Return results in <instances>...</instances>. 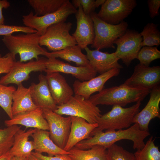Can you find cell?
<instances>
[{
    "instance_id": "obj_22",
    "label": "cell",
    "mask_w": 160,
    "mask_h": 160,
    "mask_svg": "<svg viewBox=\"0 0 160 160\" xmlns=\"http://www.w3.org/2000/svg\"><path fill=\"white\" fill-rule=\"evenodd\" d=\"M71 130L64 150L68 151L80 142L90 138L92 131L98 126L97 123H89L84 119L72 116Z\"/></svg>"
},
{
    "instance_id": "obj_10",
    "label": "cell",
    "mask_w": 160,
    "mask_h": 160,
    "mask_svg": "<svg viewBox=\"0 0 160 160\" xmlns=\"http://www.w3.org/2000/svg\"><path fill=\"white\" fill-rule=\"evenodd\" d=\"M137 5L136 0H106L97 15L106 23L117 25L124 21Z\"/></svg>"
},
{
    "instance_id": "obj_28",
    "label": "cell",
    "mask_w": 160,
    "mask_h": 160,
    "mask_svg": "<svg viewBox=\"0 0 160 160\" xmlns=\"http://www.w3.org/2000/svg\"><path fill=\"white\" fill-rule=\"evenodd\" d=\"M66 0H28L27 1L38 16L46 15L58 10Z\"/></svg>"
},
{
    "instance_id": "obj_45",
    "label": "cell",
    "mask_w": 160,
    "mask_h": 160,
    "mask_svg": "<svg viewBox=\"0 0 160 160\" xmlns=\"http://www.w3.org/2000/svg\"><path fill=\"white\" fill-rule=\"evenodd\" d=\"M1 57V55L0 54V58Z\"/></svg>"
},
{
    "instance_id": "obj_42",
    "label": "cell",
    "mask_w": 160,
    "mask_h": 160,
    "mask_svg": "<svg viewBox=\"0 0 160 160\" xmlns=\"http://www.w3.org/2000/svg\"><path fill=\"white\" fill-rule=\"evenodd\" d=\"M105 0H97L95 1V4L96 8H98L100 5H102Z\"/></svg>"
},
{
    "instance_id": "obj_41",
    "label": "cell",
    "mask_w": 160,
    "mask_h": 160,
    "mask_svg": "<svg viewBox=\"0 0 160 160\" xmlns=\"http://www.w3.org/2000/svg\"><path fill=\"white\" fill-rule=\"evenodd\" d=\"M13 156L9 151L0 156V160H12Z\"/></svg>"
},
{
    "instance_id": "obj_24",
    "label": "cell",
    "mask_w": 160,
    "mask_h": 160,
    "mask_svg": "<svg viewBox=\"0 0 160 160\" xmlns=\"http://www.w3.org/2000/svg\"><path fill=\"white\" fill-rule=\"evenodd\" d=\"M36 129L30 128L26 131L21 128L15 133L13 145L9 150L13 156L28 157L34 150L33 141L29 140V137Z\"/></svg>"
},
{
    "instance_id": "obj_19",
    "label": "cell",
    "mask_w": 160,
    "mask_h": 160,
    "mask_svg": "<svg viewBox=\"0 0 160 160\" xmlns=\"http://www.w3.org/2000/svg\"><path fill=\"white\" fill-rule=\"evenodd\" d=\"M89 64L97 72L100 74L107 72L111 69L123 67L119 63V60L115 52L110 53L103 52L99 50H91L88 47L84 49Z\"/></svg>"
},
{
    "instance_id": "obj_2",
    "label": "cell",
    "mask_w": 160,
    "mask_h": 160,
    "mask_svg": "<svg viewBox=\"0 0 160 160\" xmlns=\"http://www.w3.org/2000/svg\"><path fill=\"white\" fill-rule=\"evenodd\" d=\"M151 91L129 87L123 84L103 89L91 95L89 100L96 105H118L125 107L128 104L143 101Z\"/></svg>"
},
{
    "instance_id": "obj_14",
    "label": "cell",
    "mask_w": 160,
    "mask_h": 160,
    "mask_svg": "<svg viewBox=\"0 0 160 160\" xmlns=\"http://www.w3.org/2000/svg\"><path fill=\"white\" fill-rule=\"evenodd\" d=\"M120 71V69L114 68L88 81L76 80L73 84L74 93L89 99L92 94L99 92L104 89L105 83L112 77L118 76Z\"/></svg>"
},
{
    "instance_id": "obj_31",
    "label": "cell",
    "mask_w": 160,
    "mask_h": 160,
    "mask_svg": "<svg viewBox=\"0 0 160 160\" xmlns=\"http://www.w3.org/2000/svg\"><path fill=\"white\" fill-rule=\"evenodd\" d=\"M21 127L16 125L0 128V156L9 151L14 143V135Z\"/></svg>"
},
{
    "instance_id": "obj_13",
    "label": "cell",
    "mask_w": 160,
    "mask_h": 160,
    "mask_svg": "<svg viewBox=\"0 0 160 160\" xmlns=\"http://www.w3.org/2000/svg\"><path fill=\"white\" fill-rule=\"evenodd\" d=\"M160 83L159 66L149 67L139 63L135 66L131 76L123 84L129 87L151 91Z\"/></svg>"
},
{
    "instance_id": "obj_16",
    "label": "cell",
    "mask_w": 160,
    "mask_h": 160,
    "mask_svg": "<svg viewBox=\"0 0 160 160\" xmlns=\"http://www.w3.org/2000/svg\"><path fill=\"white\" fill-rule=\"evenodd\" d=\"M75 14L77 26L76 31L72 34L82 49L89 44H92L95 38L93 21L90 15H86L82 7L79 6Z\"/></svg>"
},
{
    "instance_id": "obj_26",
    "label": "cell",
    "mask_w": 160,
    "mask_h": 160,
    "mask_svg": "<svg viewBox=\"0 0 160 160\" xmlns=\"http://www.w3.org/2000/svg\"><path fill=\"white\" fill-rule=\"evenodd\" d=\"M82 49L78 45L68 47L63 49L48 52V58H60L68 62L75 63L77 66L84 67L89 65L86 55L82 52Z\"/></svg>"
},
{
    "instance_id": "obj_36",
    "label": "cell",
    "mask_w": 160,
    "mask_h": 160,
    "mask_svg": "<svg viewBox=\"0 0 160 160\" xmlns=\"http://www.w3.org/2000/svg\"><path fill=\"white\" fill-rule=\"evenodd\" d=\"M16 61V55L9 52L1 57L0 58V74L9 73Z\"/></svg>"
},
{
    "instance_id": "obj_18",
    "label": "cell",
    "mask_w": 160,
    "mask_h": 160,
    "mask_svg": "<svg viewBox=\"0 0 160 160\" xmlns=\"http://www.w3.org/2000/svg\"><path fill=\"white\" fill-rule=\"evenodd\" d=\"M46 76L52 96L57 105L67 103L73 96V89L59 72H47Z\"/></svg>"
},
{
    "instance_id": "obj_29",
    "label": "cell",
    "mask_w": 160,
    "mask_h": 160,
    "mask_svg": "<svg viewBox=\"0 0 160 160\" xmlns=\"http://www.w3.org/2000/svg\"><path fill=\"white\" fill-rule=\"evenodd\" d=\"M158 25L148 23L144 27L140 34L142 37V47L158 46L160 44V32Z\"/></svg>"
},
{
    "instance_id": "obj_25",
    "label": "cell",
    "mask_w": 160,
    "mask_h": 160,
    "mask_svg": "<svg viewBox=\"0 0 160 160\" xmlns=\"http://www.w3.org/2000/svg\"><path fill=\"white\" fill-rule=\"evenodd\" d=\"M37 108L32 100L29 88L25 87L22 83L18 85L13 96L12 111L13 116Z\"/></svg>"
},
{
    "instance_id": "obj_23",
    "label": "cell",
    "mask_w": 160,
    "mask_h": 160,
    "mask_svg": "<svg viewBox=\"0 0 160 160\" xmlns=\"http://www.w3.org/2000/svg\"><path fill=\"white\" fill-rule=\"evenodd\" d=\"M31 136L33 139L34 150L36 153H46L49 156L70 153L69 151H66L56 145L50 138L49 132L47 130L36 129Z\"/></svg>"
},
{
    "instance_id": "obj_40",
    "label": "cell",
    "mask_w": 160,
    "mask_h": 160,
    "mask_svg": "<svg viewBox=\"0 0 160 160\" xmlns=\"http://www.w3.org/2000/svg\"><path fill=\"white\" fill-rule=\"evenodd\" d=\"M10 6V2L7 0H0V25L4 24V18L2 14L3 9H7Z\"/></svg>"
},
{
    "instance_id": "obj_5",
    "label": "cell",
    "mask_w": 160,
    "mask_h": 160,
    "mask_svg": "<svg viewBox=\"0 0 160 160\" xmlns=\"http://www.w3.org/2000/svg\"><path fill=\"white\" fill-rule=\"evenodd\" d=\"M90 15L94 23L95 32V38L91 47L99 50L108 48L115 49L114 42L127 31L128 23L123 21L118 24L112 25L103 21L95 12Z\"/></svg>"
},
{
    "instance_id": "obj_34",
    "label": "cell",
    "mask_w": 160,
    "mask_h": 160,
    "mask_svg": "<svg viewBox=\"0 0 160 160\" xmlns=\"http://www.w3.org/2000/svg\"><path fill=\"white\" fill-rule=\"evenodd\" d=\"M108 160H136L134 153L115 143L107 149Z\"/></svg>"
},
{
    "instance_id": "obj_3",
    "label": "cell",
    "mask_w": 160,
    "mask_h": 160,
    "mask_svg": "<svg viewBox=\"0 0 160 160\" xmlns=\"http://www.w3.org/2000/svg\"><path fill=\"white\" fill-rule=\"evenodd\" d=\"M40 36L36 32L4 36L1 40L9 52L18 54L20 61L24 62L37 60L40 55L47 57L48 52L40 45Z\"/></svg>"
},
{
    "instance_id": "obj_32",
    "label": "cell",
    "mask_w": 160,
    "mask_h": 160,
    "mask_svg": "<svg viewBox=\"0 0 160 160\" xmlns=\"http://www.w3.org/2000/svg\"><path fill=\"white\" fill-rule=\"evenodd\" d=\"M16 88L13 86H7L0 84V106L10 119L13 117L12 111V99Z\"/></svg>"
},
{
    "instance_id": "obj_30",
    "label": "cell",
    "mask_w": 160,
    "mask_h": 160,
    "mask_svg": "<svg viewBox=\"0 0 160 160\" xmlns=\"http://www.w3.org/2000/svg\"><path fill=\"white\" fill-rule=\"evenodd\" d=\"M154 140L151 137L142 149L137 150L134 153L136 160H160V152Z\"/></svg>"
},
{
    "instance_id": "obj_27",
    "label": "cell",
    "mask_w": 160,
    "mask_h": 160,
    "mask_svg": "<svg viewBox=\"0 0 160 160\" xmlns=\"http://www.w3.org/2000/svg\"><path fill=\"white\" fill-rule=\"evenodd\" d=\"M68 151L73 160H108L107 149L100 145H95L87 150L74 147Z\"/></svg>"
},
{
    "instance_id": "obj_35",
    "label": "cell",
    "mask_w": 160,
    "mask_h": 160,
    "mask_svg": "<svg viewBox=\"0 0 160 160\" xmlns=\"http://www.w3.org/2000/svg\"><path fill=\"white\" fill-rule=\"evenodd\" d=\"M19 32L25 33L37 32L36 30L25 26L0 25V36H9L12 35L14 33Z\"/></svg>"
},
{
    "instance_id": "obj_4",
    "label": "cell",
    "mask_w": 160,
    "mask_h": 160,
    "mask_svg": "<svg viewBox=\"0 0 160 160\" xmlns=\"http://www.w3.org/2000/svg\"><path fill=\"white\" fill-rule=\"evenodd\" d=\"M141 104V102L139 101L127 108L113 105L111 110L97 118L98 126L92 132L90 136L103 130H119L130 127L134 117L140 111Z\"/></svg>"
},
{
    "instance_id": "obj_21",
    "label": "cell",
    "mask_w": 160,
    "mask_h": 160,
    "mask_svg": "<svg viewBox=\"0 0 160 160\" xmlns=\"http://www.w3.org/2000/svg\"><path fill=\"white\" fill-rule=\"evenodd\" d=\"M4 123L7 127L20 125L26 128L49 129L47 121L43 116L42 109L39 108L14 116L12 119L5 120Z\"/></svg>"
},
{
    "instance_id": "obj_9",
    "label": "cell",
    "mask_w": 160,
    "mask_h": 160,
    "mask_svg": "<svg viewBox=\"0 0 160 160\" xmlns=\"http://www.w3.org/2000/svg\"><path fill=\"white\" fill-rule=\"evenodd\" d=\"M42 109L43 116L48 124L50 138L58 147L64 150L71 130V116L64 117L52 110Z\"/></svg>"
},
{
    "instance_id": "obj_1",
    "label": "cell",
    "mask_w": 160,
    "mask_h": 160,
    "mask_svg": "<svg viewBox=\"0 0 160 160\" xmlns=\"http://www.w3.org/2000/svg\"><path fill=\"white\" fill-rule=\"evenodd\" d=\"M150 135L149 131L141 130L137 123H134L125 130L105 131L95 134L90 138L77 143L74 148L87 150L96 145L103 146L107 149L116 142L124 139L133 142V148L137 150L142 149L145 145L144 139Z\"/></svg>"
},
{
    "instance_id": "obj_33",
    "label": "cell",
    "mask_w": 160,
    "mask_h": 160,
    "mask_svg": "<svg viewBox=\"0 0 160 160\" xmlns=\"http://www.w3.org/2000/svg\"><path fill=\"white\" fill-rule=\"evenodd\" d=\"M160 58V51L157 47L143 46L139 51L137 58L140 63L149 66L154 60Z\"/></svg>"
},
{
    "instance_id": "obj_44",
    "label": "cell",
    "mask_w": 160,
    "mask_h": 160,
    "mask_svg": "<svg viewBox=\"0 0 160 160\" xmlns=\"http://www.w3.org/2000/svg\"><path fill=\"white\" fill-rule=\"evenodd\" d=\"M28 160H41L37 157H36L32 154H31L28 157Z\"/></svg>"
},
{
    "instance_id": "obj_6",
    "label": "cell",
    "mask_w": 160,
    "mask_h": 160,
    "mask_svg": "<svg viewBox=\"0 0 160 160\" xmlns=\"http://www.w3.org/2000/svg\"><path fill=\"white\" fill-rule=\"evenodd\" d=\"M77 11L72 3L66 0L57 11L42 16L35 15L32 12L23 16L22 21L25 26L36 30L40 36L43 34L49 26L60 22H65L71 15Z\"/></svg>"
},
{
    "instance_id": "obj_17",
    "label": "cell",
    "mask_w": 160,
    "mask_h": 160,
    "mask_svg": "<svg viewBox=\"0 0 160 160\" xmlns=\"http://www.w3.org/2000/svg\"><path fill=\"white\" fill-rule=\"evenodd\" d=\"M150 94V99L146 105L135 116L133 120V123L138 124L140 129L144 131H149V124L152 119L160 118V85L152 89Z\"/></svg>"
},
{
    "instance_id": "obj_12",
    "label": "cell",
    "mask_w": 160,
    "mask_h": 160,
    "mask_svg": "<svg viewBox=\"0 0 160 160\" xmlns=\"http://www.w3.org/2000/svg\"><path fill=\"white\" fill-rule=\"evenodd\" d=\"M47 59L39 57L25 63L20 60L16 61L10 71L1 77L0 84L7 86L10 84L17 85L30 78V74L32 72L45 71Z\"/></svg>"
},
{
    "instance_id": "obj_15",
    "label": "cell",
    "mask_w": 160,
    "mask_h": 160,
    "mask_svg": "<svg viewBox=\"0 0 160 160\" xmlns=\"http://www.w3.org/2000/svg\"><path fill=\"white\" fill-rule=\"evenodd\" d=\"M47 72H58L71 74L81 81H88L95 77L97 72L90 64L86 66H75L55 58L47 59Z\"/></svg>"
},
{
    "instance_id": "obj_11",
    "label": "cell",
    "mask_w": 160,
    "mask_h": 160,
    "mask_svg": "<svg viewBox=\"0 0 160 160\" xmlns=\"http://www.w3.org/2000/svg\"><path fill=\"white\" fill-rule=\"evenodd\" d=\"M142 37L134 30L127 29L125 33L114 42L117 47L115 52L116 57L127 67L136 59L142 47Z\"/></svg>"
},
{
    "instance_id": "obj_38",
    "label": "cell",
    "mask_w": 160,
    "mask_h": 160,
    "mask_svg": "<svg viewBox=\"0 0 160 160\" xmlns=\"http://www.w3.org/2000/svg\"><path fill=\"white\" fill-rule=\"evenodd\" d=\"M31 154L41 160H73L67 154H59L53 156H49L35 152H32Z\"/></svg>"
},
{
    "instance_id": "obj_7",
    "label": "cell",
    "mask_w": 160,
    "mask_h": 160,
    "mask_svg": "<svg viewBox=\"0 0 160 160\" xmlns=\"http://www.w3.org/2000/svg\"><path fill=\"white\" fill-rule=\"evenodd\" d=\"M53 111L61 116L81 117L91 124L97 123V118L102 115L99 108L89 99L75 95L66 103L57 105L56 109Z\"/></svg>"
},
{
    "instance_id": "obj_8",
    "label": "cell",
    "mask_w": 160,
    "mask_h": 160,
    "mask_svg": "<svg viewBox=\"0 0 160 160\" xmlns=\"http://www.w3.org/2000/svg\"><path fill=\"white\" fill-rule=\"evenodd\" d=\"M72 24L70 22H63L49 26L40 36V45L45 46L49 51L55 52L77 45L75 39L69 33Z\"/></svg>"
},
{
    "instance_id": "obj_20",
    "label": "cell",
    "mask_w": 160,
    "mask_h": 160,
    "mask_svg": "<svg viewBox=\"0 0 160 160\" xmlns=\"http://www.w3.org/2000/svg\"><path fill=\"white\" fill-rule=\"evenodd\" d=\"M38 78L39 83H32L28 87L32 100L38 108L54 111L57 105L50 92L46 76L40 74Z\"/></svg>"
},
{
    "instance_id": "obj_39",
    "label": "cell",
    "mask_w": 160,
    "mask_h": 160,
    "mask_svg": "<svg viewBox=\"0 0 160 160\" xmlns=\"http://www.w3.org/2000/svg\"><path fill=\"white\" fill-rule=\"evenodd\" d=\"M147 3L149 16L151 19L159 15V9L160 7V0H148Z\"/></svg>"
},
{
    "instance_id": "obj_37",
    "label": "cell",
    "mask_w": 160,
    "mask_h": 160,
    "mask_svg": "<svg viewBox=\"0 0 160 160\" xmlns=\"http://www.w3.org/2000/svg\"><path fill=\"white\" fill-rule=\"evenodd\" d=\"M71 3L76 9L81 6L84 13L87 15L94 12L96 8L94 0H72Z\"/></svg>"
},
{
    "instance_id": "obj_43",
    "label": "cell",
    "mask_w": 160,
    "mask_h": 160,
    "mask_svg": "<svg viewBox=\"0 0 160 160\" xmlns=\"http://www.w3.org/2000/svg\"><path fill=\"white\" fill-rule=\"evenodd\" d=\"M12 160H28V157L13 156Z\"/></svg>"
}]
</instances>
